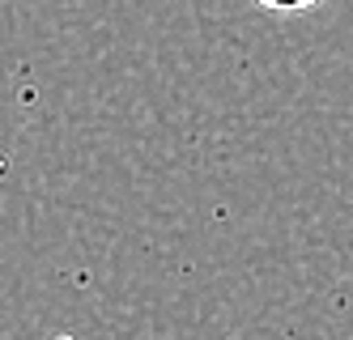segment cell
Here are the masks:
<instances>
[{
    "mask_svg": "<svg viewBox=\"0 0 353 340\" xmlns=\"http://www.w3.org/2000/svg\"><path fill=\"white\" fill-rule=\"evenodd\" d=\"M260 9H268V13H307V9H315L319 0H256Z\"/></svg>",
    "mask_w": 353,
    "mask_h": 340,
    "instance_id": "1",
    "label": "cell"
}]
</instances>
